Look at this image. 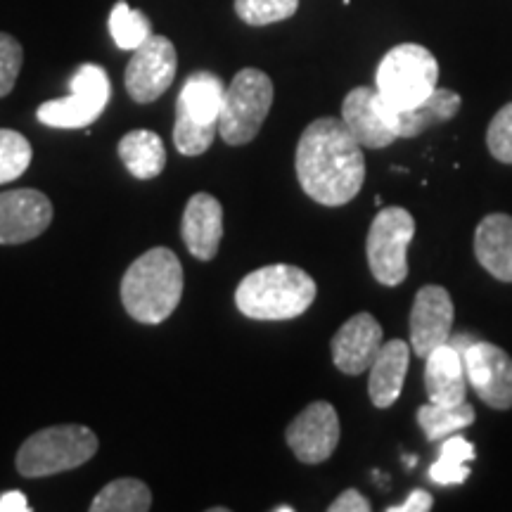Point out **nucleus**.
Segmentation results:
<instances>
[{
    "instance_id": "nucleus-4",
    "label": "nucleus",
    "mask_w": 512,
    "mask_h": 512,
    "mask_svg": "<svg viewBox=\"0 0 512 512\" xmlns=\"http://www.w3.org/2000/svg\"><path fill=\"white\" fill-rule=\"evenodd\" d=\"M226 86L214 72L200 69L185 79L176 100L174 145L185 157H200L219 133V117Z\"/></svg>"
},
{
    "instance_id": "nucleus-33",
    "label": "nucleus",
    "mask_w": 512,
    "mask_h": 512,
    "mask_svg": "<svg viewBox=\"0 0 512 512\" xmlns=\"http://www.w3.org/2000/svg\"><path fill=\"white\" fill-rule=\"evenodd\" d=\"M31 505L22 491H8L0 496V512H29Z\"/></svg>"
},
{
    "instance_id": "nucleus-30",
    "label": "nucleus",
    "mask_w": 512,
    "mask_h": 512,
    "mask_svg": "<svg viewBox=\"0 0 512 512\" xmlns=\"http://www.w3.org/2000/svg\"><path fill=\"white\" fill-rule=\"evenodd\" d=\"M22 46L15 36L0 31V98H5L15 88L17 76L22 72Z\"/></svg>"
},
{
    "instance_id": "nucleus-6",
    "label": "nucleus",
    "mask_w": 512,
    "mask_h": 512,
    "mask_svg": "<svg viewBox=\"0 0 512 512\" xmlns=\"http://www.w3.org/2000/svg\"><path fill=\"white\" fill-rule=\"evenodd\" d=\"M439 62L418 43H401L380 60L375 91L392 110H408L437 91Z\"/></svg>"
},
{
    "instance_id": "nucleus-27",
    "label": "nucleus",
    "mask_w": 512,
    "mask_h": 512,
    "mask_svg": "<svg viewBox=\"0 0 512 512\" xmlns=\"http://www.w3.org/2000/svg\"><path fill=\"white\" fill-rule=\"evenodd\" d=\"M31 157H34V150L22 133L0 128V183L17 181L29 169Z\"/></svg>"
},
{
    "instance_id": "nucleus-9",
    "label": "nucleus",
    "mask_w": 512,
    "mask_h": 512,
    "mask_svg": "<svg viewBox=\"0 0 512 512\" xmlns=\"http://www.w3.org/2000/svg\"><path fill=\"white\" fill-rule=\"evenodd\" d=\"M72 93L67 98L48 100L38 107L41 124L53 128H86L105 112L110 102V76L100 64H81L72 76Z\"/></svg>"
},
{
    "instance_id": "nucleus-26",
    "label": "nucleus",
    "mask_w": 512,
    "mask_h": 512,
    "mask_svg": "<svg viewBox=\"0 0 512 512\" xmlns=\"http://www.w3.org/2000/svg\"><path fill=\"white\" fill-rule=\"evenodd\" d=\"M110 34L121 50H136L143 46L147 38L152 36V24L140 10H133L131 5L119 0L112 8L110 15Z\"/></svg>"
},
{
    "instance_id": "nucleus-12",
    "label": "nucleus",
    "mask_w": 512,
    "mask_h": 512,
    "mask_svg": "<svg viewBox=\"0 0 512 512\" xmlns=\"http://www.w3.org/2000/svg\"><path fill=\"white\" fill-rule=\"evenodd\" d=\"M339 418L328 401H313L287 427L285 439L294 458L304 465L328 460L339 444Z\"/></svg>"
},
{
    "instance_id": "nucleus-2",
    "label": "nucleus",
    "mask_w": 512,
    "mask_h": 512,
    "mask_svg": "<svg viewBox=\"0 0 512 512\" xmlns=\"http://www.w3.org/2000/svg\"><path fill=\"white\" fill-rule=\"evenodd\" d=\"M183 297V266L166 247L138 256L121 280V302L133 320L145 325L164 323Z\"/></svg>"
},
{
    "instance_id": "nucleus-29",
    "label": "nucleus",
    "mask_w": 512,
    "mask_h": 512,
    "mask_svg": "<svg viewBox=\"0 0 512 512\" xmlns=\"http://www.w3.org/2000/svg\"><path fill=\"white\" fill-rule=\"evenodd\" d=\"M486 147L498 162L512 164V102L501 107L491 119L489 131H486Z\"/></svg>"
},
{
    "instance_id": "nucleus-22",
    "label": "nucleus",
    "mask_w": 512,
    "mask_h": 512,
    "mask_svg": "<svg viewBox=\"0 0 512 512\" xmlns=\"http://www.w3.org/2000/svg\"><path fill=\"white\" fill-rule=\"evenodd\" d=\"M119 157L128 169V174L140 178V181L157 178L166 166V150L162 138L155 131H147V128L126 133L119 140Z\"/></svg>"
},
{
    "instance_id": "nucleus-19",
    "label": "nucleus",
    "mask_w": 512,
    "mask_h": 512,
    "mask_svg": "<svg viewBox=\"0 0 512 512\" xmlns=\"http://www.w3.org/2000/svg\"><path fill=\"white\" fill-rule=\"evenodd\" d=\"M475 256L486 273L512 283V216L489 214L475 230Z\"/></svg>"
},
{
    "instance_id": "nucleus-34",
    "label": "nucleus",
    "mask_w": 512,
    "mask_h": 512,
    "mask_svg": "<svg viewBox=\"0 0 512 512\" xmlns=\"http://www.w3.org/2000/svg\"><path fill=\"white\" fill-rule=\"evenodd\" d=\"M275 512H292V508H290V505H278Z\"/></svg>"
},
{
    "instance_id": "nucleus-8",
    "label": "nucleus",
    "mask_w": 512,
    "mask_h": 512,
    "mask_svg": "<svg viewBox=\"0 0 512 512\" xmlns=\"http://www.w3.org/2000/svg\"><path fill=\"white\" fill-rule=\"evenodd\" d=\"M415 221L403 207H384L368 230L366 254L377 283L396 287L408 275V245L413 242Z\"/></svg>"
},
{
    "instance_id": "nucleus-13",
    "label": "nucleus",
    "mask_w": 512,
    "mask_h": 512,
    "mask_svg": "<svg viewBox=\"0 0 512 512\" xmlns=\"http://www.w3.org/2000/svg\"><path fill=\"white\" fill-rule=\"evenodd\" d=\"M53 204L43 192L24 188L0 195V245H22L46 233Z\"/></svg>"
},
{
    "instance_id": "nucleus-7",
    "label": "nucleus",
    "mask_w": 512,
    "mask_h": 512,
    "mask_svg": "<svg viewBox=\"0 0 512 512\" xmlns=\"http://www.w3.org/2000/svg\"><path fill=\"white\" fill-rule=\"evenodd\" d=\"M273 105V81L261 69H242L223 93L219 136L228 145H247L259 136Z\"/></svg>"
},
{
    "instance_id": "nucleus-25",
    "label": "nucleus",
    "mask_w": 512,
    "mask_h": 512,
    "mask_svg": "<svg viewBox=\"0 0 512 512\" xmlns=\"http://www.w3.org/2000/svg\"><path fill=\"white\" fill-rule=\"evenodd\" d=\"M477 458L475 446L460 434H451L441 444L439 458L430 467V479L441 486L463 484L470 477V463Z\"/></svg>"
},
{
    "instance_id": "nucleus-15",
    "label": "nucleus",
    "mask_w": 512,
    "mask_h": 512,
    "mask_svg": "<svg viewBox=\"0 0 512 512\" xmlns=\"http://www.w3.org/2000/svg\"><path fill=\"white\" fill-rule=\"evenodd\" d=\"M342 121L347 124L351 136L368 150H382L399 140L392 126V112L375 88L358 86L349 91L342 102Z\"/></svg>"
},
{
    "instance_id": "nucleus-23",
    "label": "nucleus",
    "mask_w": 512,
    "mask_h": 512,
    "mask_svg": "<svg viewBox=\"0 0 512 512\" xmlns=\"http://www.w3.org/2000/svg\"><path fill=\"white\" fill-rule=\"evenodd\" d=\"M477 413L467 401L453 403V406H441V403H425L418 411V422L425 432V439L437 444L451 434H456L475 422Z\"/></svg>"
},
{
    "instance_id": "nucleus-32",
    "label": "nucleus",
    "mask_w": 512,
    "mask_h": 512,
    "mask_svg": "<svg viewBox=\"0 0 512 512\" xmlns=\"http://www.w3.org/2000/svg\"><path fill=\"white\" fill-rule=\"evenodd\" d=\"M432 503V494H427L425 489H415L413 494L406 498V503L392 505V508H387V512H427L432 510Z\"/></svg>"
},
{
    "instance_id": "nucleus-11",
    "label": "nucleus",
    "mask_w": 512,
    "mask_h": 512,
    "mask_svg": "<svg viewBox=\"0 0 512 512\" xmlns=\"http://www.w3.org/2000/svg\"><path fill=\"white\" fill-rule=\"evenodd\" d=\"M467 384L496 411L512 408V358L491 342H472L463 349Z\"/></svg>"
},
{
    "instance_id": "nucleus-14",
    "label": "nucleus",
    "mask_w": 512,
    "mask_h": 512,
    "mask_svg": "<svg viewBox=\"0 0 512 512\" xmlns=\"http://www.w3.org/2000/svg\"><path fill=\"white\" fill-rule=\"evenodd\" d=\"M453 299L444 287L425 285L415 294L411 311V351L427 358L441 344L451 342Z\"/></svg>"
},
{
    "instance_id": "nucleus-28",
    "label": "nucleus",
    "mask_w": 512,
    "mask_h": 512,
    "mask_svg": "<svg viewBox=\"0 0 512 512\" xmlns=\"http://www.w3.org/2000/svg\"><path fill=\"white\" fill-rule=\"evenodd\" d=\"M299 8V0H235V12L249 27L285 22Z\"/></svg>"
},
{
    "instance_id": "nucleus-18",
    "label": "nucleus",
    "mask_w": 512,
    "mask_h": 512,
    "mask_svg": "<svg viewBox=\"0 0 512 512\" xmlns=\"http://www.w3.org/2000/svg\"><path fill=\"white\" fill-rule=\"evenodd\" d=\"M425 389L432 403L453 406L465 401L467 375L463 351L456 344H441L425 358Z\"/></svg>"
},
{
    "instance_id": "nucleus-16",
    "label": "nucleus",
    "mask_w": 512,
    "mask_h": 512,
    "mask_svg": "<svg viewBox=\"0 0 512 512\" xmlns=\"http://www.w3.org/2000/svg\"><path fill=\"white\" fill-rule=\"evenodd\" d=\"M330 349L332 361L344 375L366 373L382 349L380 323L366 311L356 313L335 332Z\"/></svg>"
},
{
    "instance_id": "nucleus-10",
    "label": "nucleus",
    "mask_w": 512,
    "mask_h": 512,
    "mask_svg": "<svg viewBox=\"0 0 512 512\" xmlns=\"http://www.w3.org/2000/svg\"><path fill=\"white\" fill-rule=\"evenodd\" d=\"M178 55L174 43L166 36L152 34L143 46L133 50L131 62L126 64V91L140 105L155 102L169 91L176 79Z\"/></svg>"
},
{
    "instance_id": "nucleus-20",
    "label": "nucleus",
    "mask_w": 512,
    "mask_h": 512,
    "mask_svg": "<svg viewBox=\"0 0 512 512\" xmlns=\"http://www.w3.org/2000/svg\"><path fill=\"white\" fill-rule=\"evenodd\" d=\"M408 361H411V347L406 342L392 339V342L382 344L368 377V394L375 408H392L399 401L408 373Z\"/></svg>"
},
{
    "instance_id": "nucleus-3",
    "label": "nucleus",
    "mask_w": 512,
    "mask_h": 512,
    "mask_svg": "<svg viewBox=\"0 0 512 512\" xmlns=\"http://www.w3.org/2000/svg\"><path fill=\"white\" fill-rule=\"evenodd\" d=\"M316 294V280L302 268L273 264L242 278L235 290V304L247 318L290 320L309 311Z\"/></svg>"
},
{
    "instance_id": "nucleus-31",
    "label": "nucleus",
    "mask_w": 512,
    "mask_h": 512,
    "mask_svg": "<svg viewBox=\"0 0 512 512\" xmlns=\"http://www.w3.org/2000/svg\"><path fill=\"white\" fill-rule=\"evenodd\" d=\"M370 508H373V505H370L368 498L356 489L342 491V494L328 505L330 512H368Z\"/></svg>"
},
{
    "instance_id": "nucleus-5",
    "label": "nucleus",
    "mask_w": 512,
    "mask_h": 512,
    "mask_svg": "<svg viewBox=\"0 0 512 512\" xmlns=\"http://www.w3.org/2000/svg\"><path fill=\"white\" fill-rule=\"evenodd\" d=\"M98 453V437L86 425H55L31 434L17 451V472L38 479L86 465Z\"/></svg>"
},
{
    "instance_id": "nucleus-17",
    "label": "nucleus",
    "mask_w": 512,
    "mask_h": 512,
    "mask_svg": "<svg viewBox=\"0 0 512 512\" xmlns=\"http://www.w3.org/2000/svg\"><path fill=\"white\" fill-rule=\"evenodd\" d=\"M183 242L200 261H211L219 254L223 238V207L209 192H197L183 211Z\"/></svg>"
},
{
    "instance_id": "nucleus-24",
    "label": "nucleus",
    "mask_w": 512,
    "mask_h": 512,
    "mask_svg": "<svg viewBox=\"0 0 512 512\" xmlns=\"http://www.w3.org/2000/svg\"><path fill=\"white\" fill-rule=\"evenodd\" d=\"M150 508V486L133 477L114 479L91 503V512H147Z\"/></svg>"
},
{
    "instance_id": "nucleus-21",
    "label": "nucleus",
    "mask_w": 512,
    "mask_h": 512,
    "mask_svg": "<svg viewBox=\"0 0 512 512\" xmlns=\"http://www.w3.org/2000/svg\"><path fill=\"white\" fill-rule=\"evenodd\" d=\"M460 95L456 91H448V88H437L430 98L418 102L415 107L408 110H392V126L399 138H418L430 128L446 124L460 112Z\"/></svg>"
},
{
    "instance_id": "nucleus-1",
    "label": "nucleus",
    "mask_w": 512,
    "mask_h": 512,
    "mask_svg": "<svg viewBox=\"0 0 512 512\" xmlns=\"http://www.w3.org/2000/svg\"><path fill=\"white\" fill-rule=\"evenodd\" d=\"M294 166L302 190L323 207L349 204L366 181L363 147L347 124L335 117L316 119L306 126Z\"/></svg>"
}]
</instances>
